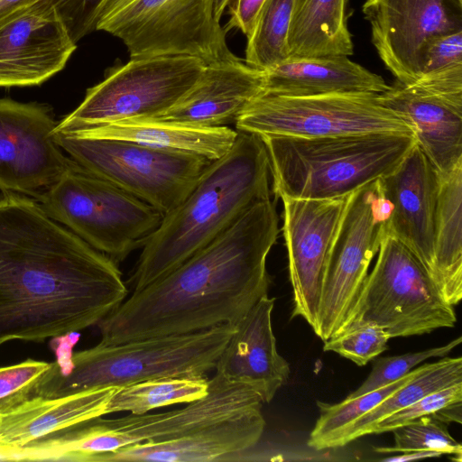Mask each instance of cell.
Segmentation results:
<instances>
[{
  "label": "cell",
  "instance_id": "cell-1",
  "mask_svg": "<svg viewBox=\"0 0 462 462\" xmlns=\"http://www.w3.org/2000/svg\"><path fill=\"white\" fill-rule=\"evenodd\" d=\"M128 296L116 263L12 192L0 199V347L97 325Z\"/></svg>",
  "mask_w": 462,
  "mask_h": 462
},
{
  "label": "cell",
  "instance_id": "cell-2",
  "mask_svg": "<svg viewBox=\"0 0 462 462\" xmlns=\"http://www.w3.org/2000/svg\"><path fill=\"white\" fill-rule=\"evenodd\" d=\"M271 198L247 209L230 227L178 267L133 291L97 325L101 344L236 327L268 295V254L279 226Z\"/></svg>",
  "mask_w": 462,
  "mask_h": 462
},
{
  "label": "cell",
  "instance_id": "cell-3",
  "mask_svg": "<svg viewBox=\"0 0 462 462\" xmlns=\"http://www.w3.org/2000/svg\"><path fill=\"white\" fill-rule=\"evenodd\" d=\"M271 169L259 134L237 130L233 147L212 161L191 192L142 247L130 283L133 291L181 264L230 227L254 204L271 198Z\"/></svg>",
  "mask_w": 462,
  "mask_h": 462
},
{
  "label": "cell",
  "instance_id": "cell-4",
  "mask_svg": "<svg viewBox=\"0 0 462 462\" xmlns=\"http://www.w3.org/2000/svg\"><path fill=\"white\" fill-rule=\"evenodd\" d=\"M235 327L131 340L98 343L70 351L73 342L56 340V360L28 389L25 400L56 398L106 386H125L162 377L206 376L215 369Z\"/></svg>",
  "mask_w": 462,
  "mask_h": 462
},
{
  "label": "cell",
  "instance_id": "cell-5",
  "mask_svg": "<svg viewBox=\"0 0 462 462\" xmlns=\"http://www.w3.org/2000/svg\"><path fill=\"white\" fill-rule=\"evenodd\" d=\"M260 136L269 156L273 191L280 199L347 197L393 171L417 143L408 133Z\"/></svg>",
  "mask_w": 462,
  "mask_h": 462
},
{
  "label": "cell",
  "instance_id": "cell-6",
  "mask_svg": "<svg viewBox=\"0 0 462 462\" xmlns=\"http://www.w3.org/2000/svg\"><path fill=\"white\" fill-rule=\"evenodd\" d=\"M251 387L218 374L208 380V393L171 411L130 413L117 419L97 417L47 435L32 445L40 460L92 462L100 453L134 444L173 439L211 422L263 406Z\"/></svg>",
  "mask_w": 462,
  "mask_h": 462
},
{
  "label": "cell",
  "instance_id": "cell-7",
  "mask_svg": "<svg viewBox=\"0 0 462 462\" xmlns=\"http://www.w3.org/2000/svg\"><path fill=\"white\" fill-rule=\"evenodd\" d=\"M35 199L51 218L116 263L143 247L164 216L73 159Z\"/></svg>",
  "mask_w": 462,
  "mask_h": 462
},
{
  "label": "cell",
  "instance_id": "cell-8",
  "mask_svg": "<svg viewBox=\"0 0 462 462\" xmlns=\"http://www.w3.org/2000/svg\"><path fill=\"white\" fill-rule=\"evenodd\" d=\"M373 271L337 334L371 324L391 338L454 328V306L440 295L430 275L401 241L386 235ZM334 335V336H335Z\"/></svg>",
  "mask_w": 462,
  "mask_h": 462
},
{
  "label": "cell",
  "instance_id": "cell-9",
  "mask_svg": "<svg viewBox=\"0 0 462 462\" xmlns=\"http://www.w3.org/2000/svg\"><path fill=\"white\" fill-rule=\"evenodd\" d=\"M95 30L120 39L130 58L189 56L209 64L236 57L213 0H103Z\"/></svg>",
  "mask_w": 462,
  "mask_h": 462
},
{
  "label": "cell",
  "instance_id": "cell-10",
  "mask_svg": "<svg viewBox=\"0 0 462 462\" xmlns=\"http://www.w3.org/2000/svg\"><path fill=\"white\" fill-rule=\"evenodd\" d=\"M206 63L189 56L130 58L57 124L54 133L78 131L128 120H152L175 106L197 83Z\"/></svg>",
  "mask_w": 462,
  "mask_h": 462
},
{
  "label": "cell",
  "instance_id": "cell-11",
  "mask_svg": "<svg viewBox=\"0 0 462 462\" xmlns=\"http://www.w3.org/2000/svg\"><path fill=\"white\" fill-rule=\"evenodd\" d=\"M75 162L166 215L196 186L208 159L131 141L54 133Z\"/></svg>",
  "mask_w": 462,
  "mask_h": 462
},
{
  "label": "cell",
  "instance_id": "cell-12",
  "mask_svg": "<svg viewBox=\"0 0 462 462\" xmlns=\"http://www.w3.org/2000/svg\"><path fill=\"white\" fill-rule=\"evenodd\" d=\"M259 135L329 137L374 133L412 134L375 93L284 97L263 93L235 124Z\"/></svg>",
  "mask_w": 462,
  "mask_h": 462
},
{
  "label": "cell",
  "instance_id": "cell-13",
  "mask_svg": "<svg viewBox=\"0 0 462 462\" xmlns=\"http://www.w3.org/2000/svg\"><path fill=\"white\" fill-rule=\"evenodd\" d=\"M390 213L379 179L347 196L329 251L313 328L323 341L337 333L356 300L370 263L387 234Z\"/></svg>",
  "mask_w": 462,
  "mask_h": 462
},
{
  "label": "cell",
  "instance_id": "cell-14",
  "mask_svg": "<svg viewBox=\"0 0 462 462\" xmlns=\"http://www.w3.org/2000/svg\"><path fill=\"white\" fill-rule=\"evenodd\" d=\"M362 12L379 58L407 86L420 78L428 43L462 31V0H365Z\"/></svg>",
  "mask_w": 462,
  "mask_h": 462
},
{
  "label": "cell",
  "instance_id": "cell-15",
  "mask_svg": "<svg viewBox=\"0 0 462 462\" xmlns=\"http://www.w3.org/2000/svg\"><path fill=\"white\" fill-rule=\"evenodd\" d=\"M57 123L42 105L0 99V189L37 198L72 162L54 136Z\"/></svg>",
  "mask_w": 462,
  "mask_h": 462
},
{
  "label": "cell",
  "instance_id": "cell-16",
  "mask_svg": "<svg viewBox=\"0 0 462 462\" xmlns=\"http://www.w3.org/2000/svg\"><path fill=\"white\" fill-rule=\"evenodd\" d=\"M347 197L282 199L283 236L292 287L291 317L316 327L329 251Z\"/></svg>",
  "mask_w": 462,
  "mask_h": 462
},
{
  "label": "cell",
  "instance_id": "cell-17",
  "mask_svg": "<svg viewBox=\"0 0 462 462\" xmlns=\"http://www.w3.org/2000/svg\"><path fill=\"white\" fill-rule=\"evenodd\" d=\"M77 48L51 0H32L0 21V87L41 85Z\"/></svg>",
  "mask_w": 462,
  "mask_h": 462
},
{
  "label": "cell",
  "instance_id": "cell-18",
  "mask_svg": "<svg viewBox=\"0 0 462 462\" xmlns=\"http://www.w3.org/2000/svg\"><path fill=\"white\" fill-rule=\"evenodd\" d=\"M379 180L391 206L386 235L406 245L432 279L439 173L416 143L399 165Z\"/></svg>",
  "mask_w": 462,
  "mask_h": 462
},
{
  "label": "cell",
  "instance_id": "cell-19",
  "mask_svg": "<svg viewBox=\"0 0 462 462\" xmlns=\"http://www.w3.org/2000/svg\"><path fill=\"white\" fill-rule=\"evenodd\" d=\"M400 116L439 175L462 162V95H447L398 81L378 94Z\"/></svg>",
  "mask_w": 462,
  "mask_h": 462
},
{
  "label": "cell",
  "instance_id": "cell-20",
  "mask_svg": "<svg viewBox=\"0 0 462 462\" xmlns=\"http://www.w3.org/2000/svg\"><path fill=\"white\" fill-rule=\"evenodd\" d=\"M264 91L263 70L238 57L206 64L193 88L171 109L152 120L200 127L236 124Z\"/></svg>",
  "mask_w": 462,
  "mask_h": 462
},
{
  "label": "cell",
  "instance_id": "cell-21",
  "mask_svg": "<svg viewBox=\"0 0 462 462\" xmlns=\"http://www.w3.org/2000/svg\"><path fill=\"white\" fill-rule=\"evenodd\" d=\"M275 298L262 297L236 325L223 349L216 373L251 387L264 402L273 400L290 374L278 353L272 326Z\"/></svg>",
  "mask_w": 462,
  "mask_h": 462
},
{
  "label": "cell",
  "instance_id": "cell-22",
  "mask_svg": "<svg viewBox=\"0 0 462 462\" xmlns=\"http://www.w3.org/2000/svg\"><path fill=\"white\" fill-rule=\"evenodd\" d=\"M263 406L211 422L181 437L134 444L94 457V462H208L245 452L260 440L265 420Z\"/></svg>",
  "mask_w": 462,
  "mask_h": 462
},
{
  "label": "cell",
  "instance_id": "cell-23",
  "mask_svg": "<svg viewBox=\"0 0 462 462\" xmlns=\"http://www.w3.org/2000/svg\"><path fill=\"white\" fill-rule=\"evenodd\" d=\"M263 72V93L276 96L381 94L389 88L380 75L344 55L288 57Z\"/></svg>",
  "mask_w": 462,
  "mask_h": 462
},
{
  "label": "cell",
  "instance_id": "cell-24",
  "mask_svg": "<svg viewBox=\"0 0 462 462\" xmlns=\"http://www.w3.org/2000/svg\"><path fill=\"white\" fill-rule=\"evenodd\" d=\"M117 388L106 386L22 402L0 413V449L9 453L47 435L106 415L107 403Z\"/></svg>",
  "mask_w": 462,
  "mask_h": 462
},
{
  "label": "cell",
  "instance_id": "cell-25",
  "mask_svg": "<svg viewBox=\"0 0 462 462\" xmlns=\"http://www.w3.org/2000/svg\"><path fill=\"white\" fill-rule=\"evenodd\" d=\"M71 134L126 140L216 161L233 147L237 130L228 126L200 127L168 121L128 120L78 131Z\"/></svg>",
  "mask_w": 462,
  "mask_h": 462
},
{
  "label": "cell",
  "instance_id": "cell-26",
  "mask_svg": "<svg viewBox=\"0 0 462 462\" xmlns=\"http://www.w3.org/2000/svg\"><path fill=\"white\" fill-rule=\"evenodd\" d=\"M432 280L450 305L462 299V162L439 175Z\"/></svg>",
  "mask_w": 462,
  "mask_h": 462
},
{
  "label": "cell",
  "instance_id": "cell-27",
  "mask_svg": "<svg viewBox=\"0 0 462 462\" xmlns=\"http://www.w3.org/2000/svg\"><path fill=\"white\" fill-rule=\"evenodd\" d=\"M345 5L346 0H293L289 57L353 55Z\"/></svg>",
  "mask_w": 462,
  "mask_h": 462
},
{
  "label": "cell",
  "instance_id": "cell-28",
  "mask_svg": "<svg viewBox=\"0 0 462 462\" xmlns=\"http://www.w3.org/2000/svg\"><path fill=\"white\" fill-rule=\"evenodd\" d=\"M462 382V358L444 357L418 367L416 374L347 427L334 441L339 448L365 435L384 417L402 410L430 393Z\"/></svg>",
  "mask_w": 462,
  "mask_h": 462
},
{
  "label": "cell",
  "instance_id": "cell-29",
  "mask_svg": "<svg viewBox=\"0 0 462 462\" xmlns=\"http://www.w3.org/2000/svg\"><path fill=\"white\" fill-rule=\"evenodd\" d=\"M208 391L206 376L162 377L134 383L117 388L107 403L106 414H143L160 407L194 402Z\"/></svg>",
  "mask_w": 462,
  "mask_h": 462
},
{
  "label": "cell",
  "instance_id": "cell-30",
  "mask_svg": "<svg viewBox=\"0 0 462 462\" xmlns=\"http://www.w3.org/2000/svg\"><path fill=\"white\" fill-rule=\"evenodd\" d=\"M293 0H266L251 35L246 38L245 62L264 70L289 57L288 34Z\"/></svg>",
  "mask_w": 462,
  "mask_h": 462
},
{
  "label": "cell",
  "instance_id": "cell-31",
  "mask_svg": "<svg viewBox=\"0 0 462 462\" xmlns=\"http://www.w3.org/2000/svg\"><path fill=\"white\" fill-rule=\"evenodd\" d=\"M417 371L418 368L412 369L392 383L354 398H346L338 403L317 402L320 413L310 434L308 446L316 450L332 448L335 439L347 427L410 381Z\"/></svg>",
  "mask_w": 462,
  "mask_h": 462
},
{
  "label": "cell",
  "instance_id": "cell-32",
  "mask_svg": "<svg viewBox=\"0 0 462 462\" xmlns=\"http://www.w3.org/2000/svg\"><path fill=\"white\" fill-rule=\"evenodd\" d=\"M394 445L374 448L380 453L430 450L461 457L462 446L449 434L446 423L425 415L393 430Z\"/></svg>",
  "mask_w": 462,
  "mask_h": 462
},
{
  "label": "cell",
  "instance_id": "cell-33",
  "mask_svg": "<svg viewBox=\"0 0 462 462\" xmlns=\"http://www.w3.org/2000/svg\"><path fill=\"white\" fill-rule=\"evenodd\" d=\"M458 337L449 343L427 350L400 356H384L374 361L372 370L363 383L346 398H354L377 390L409 374L421 362L432 357H443L460 345Z\"/></svg>",
  "mask_w": 462,
  "mask_h": 462
},
{
  "label": "cell",
  "instance_id": "cell-34",
  "mask_svg": "<svg viewBox=\"0 0 462 462\" xmlns=\"http://www.w3.org/2000/svg\"><path fill=\"white\" fill-rule=\"evenodd\" d=\"M391 339L382 328L365 324L337 334L324 343V351H332L359 366L384 352Z\"/></svg>",
  "mask_w": 462,
  "mask_h": 462
},
{
  "label": "cell",
  "instance_id": "cell-35",
  "mask_svg": "<svg viewBox=\"0 0 462 462\" xmlns=\"http://www.w3.org/2000/svg\"><path fill=\"white\" fill-rule=\"evenodd\" d=\"M460 402H462V382L430 393L412 404L384 417L374 425L370 434L392 431L411 420L433 414L446 406Z\"/></svg>",
  "mask_w": 462,
  "mask_h": 462
},
{
  "label": "cell",
  "instance_id": "cell-36",
  "mask_svg": "<svg viewBox=\"0 0 462 462\" xmlns=\"http://www.w3.org/2000/svg\"><path fill=\"white\" fill-rule=\"evenodd\" d=\"M49 367L50 363L33 359L0 367V413L23 402L28 389Z\"/></svg>",
  "mask_w": 462,
  "mask_h": 462
},
{
  "label": "cell",
  "instance_id": "cell-37",
  "mask_svg": "<svg viewBox=\"0 0 462 462\" xmlns=\"http://www.w3.org/2000/svg\"><path fill=\"white\" fill-rule=\"evenodd\" d=\"M51 1L76 43L96 31L97 13L103 0Z\"/></svg>",
  "mask_w": 462,
  "mask_h": 462
},
{
  "label": "cell",
  "instance_id": "cell-38",
  "mask_svg": "<svg viewBox=\"0 0 462 462\" xmlns=\"http://www.w3.org/2000/svg\"><path fill=\"white\" fill-rule=\"evenodd\" d=\"M265 1L232 0L229 4V20L224 27L226 32L231 29H238L248 38Z\"/></svg>",
  "mask_w": 462,
  "mask_h": 462
},
{
  "label": "cell",
  "instance_id": "cell-39",
  "mask_svg": "<svg viewBox=\"0 0 462 462\" xmlns=\"http://www.w3.org/2000/svg\"><path fill=\"white\" fill-rule=\"evenodd\" d=\"M442 455L443 454H441L439 452H436V451L415 450V451L402 452V455L383 458V459H382V461L406 462V461L417 460V459L427 458V457H438Z\"/></svg>",
  "mask_w": 462,
  "mask_h": 462
},
{
  "label": "cell",
  "instance_id": "cell-40",
  "mask_svg": "<svg viewBox=\"0 0 462 462\" xmlns=\"http://www.w3.org/2000/svg\"><path fill=\"white\" fill-rule=\"evenodd\" d=\"M32 0H0V21Z\"/></svg>",
  "mask_w": 462,
  "mask_h": 462
},
{
  "label": "cell",
  "instance_id": "cell-41",
  "mask_svg": "<svg viewBox=\"0 0 462 462\" xmlns=\"http://www.w3.org/2000/svg\"><path fill=\"white\" fill-rule=\"evenodd\" d=\"M232 0H213L214 15L217 21H221L224 11Z\"/></svg>",
  "mask_w": 462,
  "mask_h": 462
}]
</instances>
